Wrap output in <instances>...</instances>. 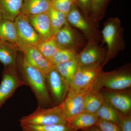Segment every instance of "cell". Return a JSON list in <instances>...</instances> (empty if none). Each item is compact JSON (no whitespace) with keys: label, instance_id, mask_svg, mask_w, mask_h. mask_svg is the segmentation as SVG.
I'll list each match as a JSON object with an SVG mask.
<instances>
[{"label":"cell","instance_id":"6da1fadb","mask_svg":"<svg viewBox=\"0 0 131 131\" xmlns=\"http://www.w3.org/2000/svg\"><path fill=\"white\" fill-rule=\"evenodd\" d=\"M21 75V79L28 86L36 97L39 106L52 107L56 106L52 101L46 84V75L31 65L24 57L17 61V65Z\"/></svg>","mask_w":131,"mask_h":131},{"label":"cell","instance_id":"7a4b0ae2","mask_svg":"<svg viewBox=\"0 0 131 131\" xmlns=\"http://www.w3.org/2000/svg\"><path fill=\"white\" fill-rule=\"evenodd\" d=\"M102 40L107 46L106 56L103 64L104 67L117 56L125 47L124 29L118 17H111L104 22L101 32Z\"/></svg>","mask_w":131,"mask_h":131},{"label":"cell","instance_id":"3957f363","mask_svg":"<svg viewBox=\"0 0 131 131\" xmlns=\"http://www.w3.org/2000/svg\"><path fill=\"white\" fill-rule=\"evenodd\" d=\"M131 87V64L128 63L111 71H102L92 88L99 90L105 89L121 90L129 89Z\"/></svg>","mask_w":131,"mask_h":131},{"label":"cell","instance_id":"277c9868","mask_svg":"<svg viewBox=\"0 0 131 131\" xmlns=\"http://www.w3.org/2000/svg\"><path fill=\"white\" fill-rule=\"evenodd\" d=\"M20 124L46 126L67 124L68 121L64 117L59 105L45 108L38 106L37 108L19 120Z\"/></svg>","mask_w":131,"mask_h":131},{"label":"cell","instance_id":"5b68a950","mask_svg":"<svg viewBox=\"0 0 131 131\" xmlns=\"http://www.w3.org/2000/svg\"><path fill=\"white\" fill-rule=\"evenodd\" d=\"M67 20L73 27L80 30L88 41H95L98 43L102 40L98 25L87 18L76 4L73 5L67 15Z\"/></svg>","mask_w":131,"mask_h":131},{"label":"cell","instance_id":"8992f818","mask_svg":"<svg viewBox=\"0 0 131 131\" xmlns=\"http://www.w3.org/2000/svg\"><path fill=\"white\" fill-rule=\"evenodd\" d=\"M54 37L59 49H70L78 53L80 50L84 48L88 42L84 35L71 26L68 21Z\"/></svg>","mask_w":131,"mask_h":131},{"label":"cell","instance_id":"52a82bcc","mask_svg":"<svg viewBox=\"0 0 131 131\" xmlns=\"http://www.w3.org/2000/svg\"><path fill=\"white\" fill-rule=\"evenodd\" d=\"M103 68L102 64L101 63L88 66H78L70 85L69 92H77L92 88Z\"/></svg>","mask_w":131,"mask_h":131},{"label":"cell","instance_id":"ba28073f","mask_svg":"<svg viewBox=\"0 0 131 131\" xmlns=\"http://www.w3.org/2000/svg\"><path fill=\"white\" fill-rule=\"evenodd\" d=\"M46 82L49 93L54 105H60L68 94L70 84L55 68L46 75Z\"/></svg>","mask_w":131,"mask_h":131},{"label":"cell","instance_id":"9c48e42d","mask_svg":"<svg viewBox=\"0 0 131 131\" xmlns=\"http://www.w3.org/2000/svg\"><path fill=\"white\" fill-rule=\"evenodd\" d=\"M26 85L18 75L16 68H5L0 84V109L19 87Z\"/></svg>","mask_w":131,"mask_h":131},{"label":"cell","instance_id":"30bf717a","mask_svg":"<svg viewBox=\"0 0 131 131\" xmlns=\"http://www.w3.org/2000/svg\"><path fill=\"white\" fill-rule=\"evenodd\" d=\"M98 44L95 41H88L76 58L78 66H88L101 63L103 66L106 56L107 51L99 46Z\"/></svg>","mask_w":131,"mask_h":131},{"label":"cell","instance_id":"8fae6325","mask_svg":"<svg viewBox=\"0 0 131 131\" xmlns=\"http://www.w3.org/2000/svg\"><path fill=\"white\" fill-rule=\"evenodd\" d=\"M92 88L77 92H68L63 101L59 105L67 121L84 111L85 97Z\"/></svg>","mask_w":131,"mask_h":131},{"label":"cell","instance_id":"7c38bea8","mask_svg":"<svg viewBox=\"0 0 131 131\" xmlns=\"http://www.w3.org/2000/svg\"><path fill=\"white\" fill-rule=\"evenodd\" d=\"M105 100L123 114H131V91L129 89L121 90L100 89Z\"/></svg>","mask_w":131,"mask_h":131},{"label":"cell","instance_id":"4fadbf2b","mask_svg":"<svg viewBox=\"0 0 131 131\" xmlns=\"http://www.w3.org/2000/svg\"><path fill=\"white\" fill-rule=\"evenodd\" d=\"M17 48L22 52L28 63L46 75L54 68V66L46 59L34 46L20 43Z\"/></svg>","mask_w":131,"mask_h":131},{"label":"cell","instance_id":"5bb4252c","mask_svg":"<svg viewBox=\"0 0 131 131\" xmlns=\"http://www.w3.org/2000/svg\"><path fill=\"white\" fill-rule=\"evenodd\" d=\"M14 23L19 40V44L22 43L35 46L41 41L39 36L28 21L27 15L20 13L16 17Z\"/></svg>","mask_w":131,"mask_h":131},{"label":"cell","instance_id":"9a60e30c","mask_svg":"<svg viewBox=\"0 0 131 131\" xmlns=\"http://www.w3.org/2000/svg\"><path fill=\"white\" fill-rule=\"evenodd\" d=\"M28 20L39 36L41 40L54 37L47 12L36 15L27 16Z\"/></svg>","mask_w":131,"mask_h":131},{"label":"cell","instance_id":"2e32d148","mask_svg":"<svg viewBox=\"0 0 131 131\" xmlns=\"http://www.w3.org/2000/svg\"><path fill=\"white\" fill-rule=\"evenodd\" d=\"M99 119L96 113L83 112L69 120L67 125L75 131L84 130L95 126Z\"/></svg>","mask_w":131,"mask_h":131},{"label":"cell","instance_id":"e0dca14e","mask_svg":"<svg viewBox=\"0 0 131 131\" xmlns=\"http://www.w3.org/2000/svg\"><path fill=\"white\" fill-rule=\"evenodd\" d=\"M17 49L14 45L0 40V63L5 68H17Z\"/></svg>","mask_w":131,"mask_h":131},{"label":"cell","instance_id":"ac0fdd59","mask_svg":"<svg viewBox=\"0 0 131 131\" xmlns=\"http://www.w3.org/2000/svg\"><path fill=\"white\" fill-rule=\"evenodd\" d=\"M51 7L50 0H23L21 13L28 15L46 13Z\"/></svg>","mask_w":131,"mask_h":131},{"label":"cell","instance_id":"d6986e66","mask_svg":"<svg viewBox=\"0 0 131 131\" xmlns=\"http://www.w3.org/2000/svg\"><path fill=\"white\" fill-rule=\"evenodd\" d=\"M23 0H0V13L3 19L14 21L21 13Z\"/></svg>","mask_w":131,"mask_h":131},{"label":"cell","instance_id":"ffe728a7","mask_svg":"<svg viewBox=\"0 0 131 131\" xmlns=\"http://www.w3.org/2000/svg\"><path fill=\"white\" fill-rule=\"evenodd\" d=\"M0 40L17 47L20 42L14 21L3 19L0 20Z\"/></svg>","mask_w":131,"mask_h":131},{"label":"cell","instance_id":"44dd1931","mask_svg":"<svg viewBox=\"0 0 131 131\" xmlns=\"http://www.w3.org/2000/svg\"><path fill=\"white\" fill-rule=\"evenodd\" d=\"M105 101V98L101 90L92 88L85 97L83 112L96 113Z\"/></svg>","mask_w":131,"mask_h":131},{"label":"cell","instance_id":"7402d4cb","mask_svg":"<svg viewBox=\"0 0 131 131\" xmlns=\"http://www.w3.org/2000/svg\"><path fill=\"white\" fill-rule=\"evenodd\" d=\"M96 114L99 118L119 125L122 113L106 101H105Z\"/></svg>","mask_w":131,"mask_h":131},{"label":"cell","instance_id":"603a6c76","mask_svg":"<svg viewBox=\"0 0 131 131\" xmlns=\"http://www.w3.org/2000/svg\"><path fill=\"white\" fill-rule=\"evenodd\" d=\"M54 68L70 85L78 68L76 59L54 65Z\"/></svg>","mask_w":131,"mask_h":131},{"label":"cell","instance_id":"cb8c5ba5","mask_svg":"<svg viewBox=\"0 0 131 131\" xmlns=\"http://www.w3.org/2000/svg\"><path fill=\"white\" fill-rule=\"evenodd\" d=\"M112 0H91L90 18L98 25L105 15L108 6Z\"/></svg>","mask_w":131,"mask_h":131},{"label":"cell","instance_id":"d4e9b609","mask_svg":"<svg viewBox=\"0 0 131 131\" xmlns=\"http://www.w3.org/2000/svg\"><path fill=\"white\" fill-rule=\"evenodd\" d=\"M39 51L50 62L54 55L59 50L55 37L45 40H41L35 46Z\"/></svg>","mask_w":131,"mask_h":131},{"label":"cell","instance_id":"484cf974","mask_svg":"<svg viewBox=\"0 0 131 131\" xmlns=\"http://www.w3.org/2000/svg\"><path fill=\"white\" fill-rule=\"evenodd\" d=\"M54 36L67 22V16L62 12L51 7L47 12Z\"/></svg>","mask_w":131,"mask_h":131},{"label":"cell","instance_id":"4316f807","mask_svg":"<svg viewBox=\"0 0 131 131\" xmlns=\"http://www.w3.org/2000/svg\"><path fill=\"white\" fill-rule=\"evenodd\" d=\"M23 131H75L67 124L40 126L28 124H20Z\"/></svg>","mask_w":131,"mask_h":131},{"label":"cell","instance_id":"83f0119b","mask_svg":"<svg viewBox=\"0 0 131 131\" xmlns=\"http://www.w3.org/2000/svg\"><path fill=\"white\" fill-rule=\"evenodd\" d=\"M78 52L70 49H59L52 58L50 62L53 65L75 59Z\"/></svg>","mask_w":131,"mask_h":131},{"label":"cell","instance_id":"f1b7e54d","mask_svg":"<svg viewBox=\"0 0 131 131\" xmlns=\"http://www.w3.org/2000/svg\"><path fill=\"white\" fill-rule=\"evenodd\" d=\"M74 4L77 5L76 0H54L51 1V7L62 12L67 16Z\"/></svg>","mask_w":131,"mask_h":131},{"label":"cell","instance_id":"f546056e","mask_svg":"<svg viewBox=\"0 0 131 131\" xmlns=\"http://www.w3.org/2000/svg\"><path fill=\"white\" fill-rule=\"evenodd\" d=\"M95 125L101 131H121L119 125L100 118Z\"/></svg>","mask_w":131,"mask_h":131},{"label":"cell","instance_id":"4dcf8cb0","mask_svg":"<svg viewBox=\"0 0 131 131\" xmlns=\"http://www.w3.org/2000/svg\"><path fill=\"white\" fill-rule=\"evenodd\" d=\"M76 1L77 5L83 14L87 18L91 20L90 16L91 11V0H76Z\"/></svg>","mask_w":131,"mask_h":131},{"label":"cell","instance_id":"1f68e13d","mask_svg":"<svg viewBox=\"0 0 131 131\" xmlns=\"http://www.w3.org/2000/svg\"><path fill=\"white\" fill-rule=\"evenodd\" d=\"M119 126L121 131H131V114H122Z\"/></svg>","mask_w":131,"mask_h":131},{"label":"cell","instance_id":"d6a6232c","mask_svg":"<svg viewBox=\"0 0 131 131\" xmlns=\"http://www.w3.org/2000/svg\"><path fill=\"white\" fill-rule=\"evenodd\" d=\"M81 131H101V130L96 125H95L88 129L81 130Z\"/></svg>","mask_w":131,"mask_h":131},{"label":"cell","instance_id":"836d02e7","mask_svg":"<svg viewBox=\"0 0 131 131\" xmlns=\"http://www.w3.org/2000/svg\"><path fill=\"white\" fill-rule=\"evenodd\" d=\"M2 19V16L1 14V13H0V20H1Z\"/></svg>","mask_w":131,"mask_h":131},{"label":"cell","instance_id":"e575fe53","mask_svg":"<svg viewBox=\"0 0 131 131\" xmlns=\"http://www.w3.org/2000/svg\"><path fill=\"white\" fill-rule=\"evenodd\" d=\"M50 1H54V0H50Z\"/></svg>","mask_w":131,"mask_h":131}]
</instances>
